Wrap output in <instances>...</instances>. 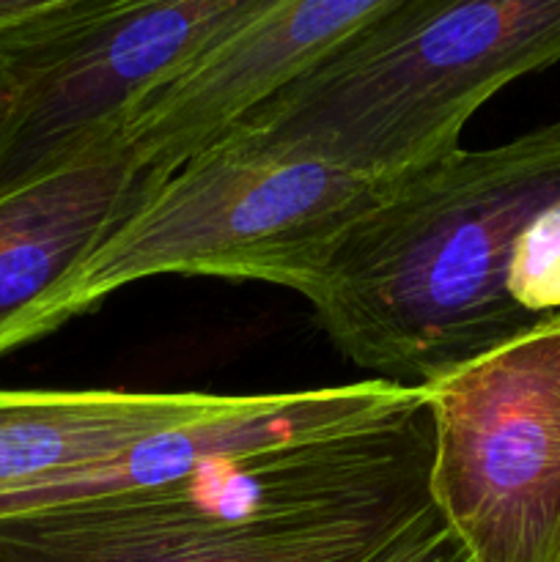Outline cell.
<instances>
[{"mask_svg": "<svg viewBox=\"0 0 560 562\" xmlns=\"http://www.w3.org/2000/svg\"><path fill=\"white\" fill-rule=\"evenodd\" d=\"M203 393L0 390V510L38 481L88 464L206 404Z\"/></svg>", "mask_w": 560, "mask_h": 562, "instance_id": "9", "label": "cell"}, {"mask_svg": "<svg viewBox=\"0 0 560 562\" xmlns=\"http://www.w3.org/2000/svg\"><path fill=\"white\" fill-rule=\"evenodd\" d=\"M384 187L234 130L93 250L38 313L31 340L157 274L258 280L302 294Z\"/></svg>", "mask_w": 560, "mask_h": 562, "instance_id": "4", "label": "cell"}, {"mask_svg": "<svg viewBox=\"0 0 560 562\" xmlns=\"http://www.w3.org/2000/svg\"><path fill=\"white\" fill-rule=\"evenodd\" d=\"M355 562H470L432 503Z\"/></svg>", "mask_w": 560, "mask_h": 562, "instance_id": "10", "label": "cell"}, {"mask_svg": "<svg viewBox=\"0 0 560 562\" xmlns=\"http://www.w3.org/2000/svg\"><path fill=\"white\" fill-rule=\"evenodd\" d=\"M432 439L423 393L338 437L0 516V562H355L432 503Z\"/></svg>", "mask_w": 560, "mask_h": 562, "instance_id": "2", "label": "cell"}, {"mask_svg": "<svg viewBox=\"0 0 560 562\" xmlns=\"http://www.w3.org/2000/svg\"><path fill=\"white\" fill-rule=\"evenodd\" d=\"M165 181L104 140L58 173L0 195V357L33 344V322L55 291Z\"/></svg>", "mask_w": 560, "mask_h": 562, "instance_id": "8", "label": "cell"}, {"mask_svg": "<svg viewBox=\"0 0 560 562\" xmlns=\"http://www.w3.org/2000/svg\"><path fill=\"white\" fill-rule=\"evenodd\" d=\"M560 60V0H388L236 132L393 184L459 151L467 121Z\"/></svg>", "mask_w": 560, "mask_h": 562, "instance_id": "3", "label": "cell"}, {"mask_svg": "<svg viewBox=\"0 0 560 562\" xmlns=\"http://www.w3.org/2000/svg\"><path fill=\"white\" fill-rule=\"evenodd\" d=\"M560 201V121L404 176L344 231L302 296L371 382L423 387L536 327L516 247Z\"/></svg>", "mask_w": 560, "mask_h": 562, "instance_id": "1", "label": "cell"}, {"mask_svg": "<svg viewBox=\"0 0 560 562\" xmlns=\"http://www.w3.org/2000/svg\"><path fill=\"white\" fill-rule=\"evenodd\" d=\"M384 5L388 0H261L245 22L137 99L108 140L170 179Z\"/></svg>", "mask_w": 560, "mask_h": 562, "instance_id": "7", "label": "cell"}, {"mask_svg": "<svg viewBox=\"0 0 560 562\" xmlns=\"http://www.w3.org/2000/svg\"><path fill=\"white\" fill-rule=\"evenodd\" d=\"M261 0H0V195L102 146Z\"/></svg>", "mask_w": 560, "mask_h": 562, "instance_id": "5", "label": "cell"}, {"mask_svg": "<svg viewBox=\"0 0 560 562\" xmlns=\"http://www.w3.org/2000/svg\"><path fill=\"white\" fill-rule=\"evenodd\" d=\"M421 390L428 499L470 562H560V313Z\"/></svg>", "mask_w": 560, "mask_h": 562, "instance_id": "6", "label": "cell"}]
</instances>
